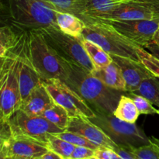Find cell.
Wrapping results in <instances>:
<instances>
[{
    "label": "cell",
    "instance_id": "obj_16",
    "mask_svg": "<svg viewBox=\"0 0 159 159\" xmlns=\"http://www.w3.org/2000/svg\"><path fill=\"white\" fill-rule=\"evenodd\" d=\"M54 103L43 83L36 87L22 102L20 110L30 116H42L43 112Z\"/></svg>",
    "mask_w": 159,
    "mask_h": 159
},
{
    "label": "cell",
    "instance_id": "obj_21",
    "mask_svg": "<svg viewBox=\"0 0 159 159\" xmlns=\"http://www.w3.org/2000/svg\"><path fill=\"white\" fill-rule=\"evenodd\" d=\"M113 115L126 122L135 124L139 117L140 113L133 99L125 93L121 96Z\"/></svg>",
    "mask_w": 159,
    "mask_h": 159
},
{
    "label": "cell",
    "instance_id": "obj_35",
    "mask_svg": "<svg viewBox=\"0 0 159 159\" xmlns=\"http://www.w3.org/2000/svg\"><path fill=\"white\" fill-rule=\"evenodd\" d=\"M42 159H65V158H62L61 155H57V154L55 153V152L49 150L44 155H43Z\"/></svg>",
    "mask_w": 159,
    "mask_h": 159
},
{
    "label": "cell",
    "instance_id": "obj_33",
    "mask_svg": "<svg viewBox=\"0 0 159 159\" xmlns=\"http://www.w3.org/2000/svg\"><path fill=\"white\" fill-rule=\"evenodd\" d=\"M114 151L122 159H139L138 157L132 152L131 148L128 147V146L118 145Z\"/></svg>",
    "mask_w": 159,
    "mask_h": 159
},
{
    "label": "cell",
    "instance_id": "obj_6",
    "mask_svg": "<svg viewBox=\"0 0 159 159\" xmlns=\"http://www.w3.org/2000/svg\"><path fill=\"white\" fill-rule=\"evenodd\" d=\"M91 120L100 127L117 145L138 148L151 144L152 141L144 130L135 124H130L107 113H96Z\"/></svg>",
    "mask_w": 159,
    "mask_h": 159
},
{
    "label": "cell",
    "instance_id": "obj_12",
    "mask_svg": "<svg viewBox=\"0 0 159 159\" xmlns=\"http://www.w3.org/2000/svg\"><path fill=\"white\" fill-rule=\"evenodd\" d=\"M157 18H159V8L151 4L138 3L120 6L109 12L96 14L89 19H96L108 22L155 20Z\"/></svg>",
    "mask_w": 159,
    "mask_h": 159
},
{
    "label": "cell",
    "instance_id": "obj_8",
    "mask_svg": "<svg viewBox=\"0 0 159 159\" xmlns=\"http://www.w3.org/2000/svg\"><path fill=\"white\" fill-rule=\"evenodd\" d=\"M12 135H20L38 141L48 147L51 134L65 130L56 127L41 116H30L21 110H17L7 120Z\"/></svg>",
    "mask_w": 159,
    "mask_h": 159
},
{
    "label": "cell",
    "instance_id": "obj_40",
    "mask_svg": "<svg viewBox=\"0 0 159 159\" xmlns=\"http://www.w3.org/2000/svg\"><path fill=\"white\" fill-rule=\"evenodd\" d=\"M85 159H98L97 158H96L95 156H93V157H90V158H85Z\"/></svg>",
    "mask_w": 159,
    "mask_h": 159
},
{
    "label": "cell",
    "instance_id": "obj_25",
    "mask_svg": "<svg viewBox=\"0 0 159 159\" xmlns=\"http://www.w3.org/2000/svg\"><path fill=\"white\" fill-rule=\"evenodd\" d=\"M156 76L146 79L140 85L135 93L144 96L159 108V80Z\"/></svg>",
    "mask_w": 159,
    "mask_h": 159
},
{
    "label": "cell",
    "instance_id": "obj_13",
    "mask_svg": "<svg viewBox=\"0 0 159 159\" xmlns=\"http://www.w3.org/2000/svg\"><path fill=\"white\" fill-rule=\"evenodd\" d=\"M49 151L44 144L20 135H12L5 141H0V155L6 156H20L40 158Z\"/></svg>",
    "mask_w": 159,
    "mask_h": 159
},
{
    "label": "cell",
    "instance_id": "obj_20",
    "mask_svg": "<svg viewBox=\"0 0 159 159\" xmlns=\"http://www.w3.org/2000/svg\"><path fill=\"white\" fill-rule=\"evenodd\" d=\"M57 25L59 29L65 34L83 40L82 34L85 27V22L74 14L57 12Z\"/></svg>",
    "mask_w": 159,
    "mask_h": 159
},
{
    "label": "cell",
    "instance_id": "obj_3",
    "mask_svg": "<svg viewBox=\"0 0 159 159\" xmlns=\"http://www.w3.org/2000/svg\"><path fill=\"white\" fill-rule=\"evenodd\" d=\"M29 48L31 60L43 81L68 79L71 65L62 58L48 43L40 30H29Z\"/></svg>",
    "mask_w": 159,
    "mask_h": 159
},
{
    "label": "cell",
    "instance_id": "obj_32",
    "mask_svg": "<svg viewBox=\"0 0 159 159\" xmlns=\"http://www.w3.org/2000/svg\"><path fill=\"white\" fill-rule=\"evenodd\" d=\"M94 156L98 159H122L114 150L103 147L96 149Z\"/></svg>",
    "mask_w": 159,
    "mask_h": 159
},
{
    "label": "cell",
    "instance_id": "obj_15",
    "mask_svg": "<svg viewBox=\"0 0 159 159\" xmlns=\"http://www.w3.org/2000/svg\"><path fill=\"white\" fill-rule=\"evenodd\" d=\"M111 56L113 61L117 65L122 73L126 82V92L135 93L144 79L154 76L141 61L120 56Z\"/></svg>",
    "mask_w": 159,
    "mask_h": 159
},
{
    "label": "cell",
    "instance_id": "obj_23",
    "mask_svg": "<svg viewBox=\"0 0 159 159\" xmlns=\"http://www.w3.org/2000/svg\"><path fill=\"white\" fill-rule=\"evenodd\" d=\"M57 11L74 14L85 20L86 0H47Z\"/></svg>",
    "mask_w": 159,
    "mask_h": 159
},
{
    "label": "cell",
    "instance_id": "obj_11",
    "mask_svg": "<svg viewBox=\"0 0 159 159\" xmlns=\"http://www.w3.org/2000/svg\"><path fill=\"white\" fill-rule=\"evenodd\" d=\"M28 37L29 30H26L20 51V87L22 102L29 96L36 87L44 82L31 60Z\"/></svg>",
    "mask_w": 159,
    "mask_h": 159
},
{
    "label": "cell",
    "instance_id": "obj_29",
    "mask_svg": "<svg viewBox=\"0 0 159 159\" xmlns=\"http://www.w3.org/2000/svg\"><path fill=\"white\" fill-rule=\"evenodd\" d=\"M138 54L143 65L155 76L159 78V59L152 55L145 48H138Z\"/></svg>",
    "mask_w": 159,
    "mask_h": 159
},
{
    "label": "cell",
    "instance_id": "obj_30",
    "mask_svg": "<svg viewBox=\"0 0 159 159\" xmlns=\"http://www.w3.org/2000/svg\"><path fill=\"white\" fill-rule=\"evenodd\" d=\"M130 148L139 159H159V147L153 142L138 148Z\"/></svg>",
    "mask_w": 159,
    "mask_h": 159
},
{
    "label": "cell",
    "instance_id": "obj_19",
    "mask_svg": "<svg viewBox=\"0 0 159 159\" xmlns=\"http://www.w3.org/2000/svg\"><path fill=\"white\" fill-rule=\"evenodd\" d=\"M92 74L106 85L119 91L126 92V82L120 69L115 62L102 68H95Z\"/></svg>",
    "mask_w": 159,
    "mask_h": 159
},
{
    "label": "cell",
    "instance_id": "obj_27",
    "mask_svg": "<svg viewBox=\"0 0 159 159\" xmlns=\"http://www.w3.org/2000/svg\"><path fill=\"white\" fill-rule=\"evenodd\" d=\"M126 94L133 99L137 109L139 111L140 114H158L159 110H157L153 104L148 99L139 94H137L132 92H127Z\"/></svg>",
    "mask_w": 159,
    "mask_h": 159
},
{
    "label": "cell",
    "instance_id": "obj_5",
    "mask_svg": "<svg viewBox=\"0 0 159 159\" xmlns=\"http://www.w3.org/2000/svg\"><path fill=\"white\" fill-rule=\"evenodd\" d=\"M82 37L98 44L110 55L140 61L137 51L140 46L121 35L107 22L89 19L85 21Z\"/></svg>",
    "mask_w": 159,
    "mask_h": 159
},
{
    "label": "cell",
    "instance_id": "obj_18",
    "mask_svg": "<svg viewBox=\"0 0 159 159\" xmlns=\"http://www.w3.org/2000/svg\"><path fill=\"white\" fill-rule=\"evenodd\" d=\"M25 30L10 24H3L0 29V57L16 51L24 36Z\"/></svg>",
    "mask_w": 159,
    "mask_h": 159
},
{
    "label": "cell",
    "instance_id": "obj_37",
    "mask_svg": "<svg viewBox=\"0 0 159 159\" xmlns=\"http://www.w3.org/2000/svg\"><path fill=\"white\" fill-rule=\"evenodd\" d=\"M151 138V141H152V142H153L154 144H155L156 145H158L159 147V139H158V138H155V137H152Z\"/></svg>",
    "mask_w": 159,
    "mask_h": 159
},
{
    "label": "cell",
    "instance_id": "obj_41",
    "mask_svg": "<svg viewBox=\"0 0 159 159\" xmlns=\"http://www.w3.org/2000/svg\"><path fill=\"white\" fill-rule=\"evenodd\" d=\"M37 159H42V158H37Z\"/></svg>",
    "mask_w": 159,
    "mask_h": 159
},
{
    "label": "cell",
    "instance_id": "obj_2",
    "mask_svg": "<svg viewBox=\"0 0 159 159\" xmlns=\"http://www.w3.org/2000/svg\"><path fill=\"white\" fill-rule=\"evenodd\" d=\"M8 24L25 30L55 26L58 11L47 0H4Z\"/></svg>",
    "mask_w": 159,
    "mask_h": 159
},
{
    "label": "cell",
    "instance_id": "obj_7",
    "mask_svg": "<svg viewBox=\"0 0 159 159\" xmlns=\"http://www.w3.org/2000/svg\"><path fill=\"white\" fill-rule=\"evenodd\" d=\"M39 30L48 43L67 62L71 65H78L90 72L95 69L94 65L84 48L82 40L65 34L55 26Z\"/></svg>",
    "mask_w": 159,
    "mask_h": 159
},
{
    "label": "cell",
    "instance_id": "obj_26",
    "mask_svg": "<svg viewBox=\"0 0 159 159\" xmlns=\"http://www.w3.org/2000/svg\"><path fill=\"white\" fill-rule=\"evenodd\" d=\"M48 148L49 150L55 152L65 159H69L75 145L58 138L55 134H51L48 139Z\"/></svg>",
    "mask_w": 159,
    "mask_h": 159
},
{
    "label": "cell",
    "instance_id": "obj_31",
    "mask_svg": "<svg viewBox=\"0 0 159 159\" xmlns=\"http://www.w3.org/2000/svg\"><path fill=\"white\" fill-rule=\"evenodd\" d=\"M95 150L83 146H75L69 159H85L94 156Z\"/></svg>",
    "mask_w": 159,
    "mask_h": 159
},
{
    "label": "cell",
    "instance_id": "obj_10",
    "mask_svg": "<svg viewBox=\"0 0 159 159\" xmlns=\"http://www.w3.org/2000/svg\"><path fill=\"white\" fill-rule=\"evenodd\" d=\"M107 23L121 35L143 48H146L153 42L154 36L159 28V18L155 20L108 21Z\"/></svg>",
    "mask_w": 159,
    "mask_h": 159
},
{
    "label": "cell",
    "instance_id": "obj_39",
    "mask_svg": "<svg viewBox=\"0 0 159 159\" xmlns=\"http://www.w3.org/2000/svg\"><path fill=\"white\" fill-rule=\"evenodd\" d=\"M0 159H11V157L6 156L4 155H0Z\"/></svg>",
    "mask_w": 159,
    "mask_h": 159
},
{
    "label": "cell",
    "instance_id": "obj_34",
    "mask_svg": "<svg viewBox=\"0 0 159 159\" xmlns=\"http://www.w3.org/2000/svg\"><path fill=\"white\" fill-rule=\"evenodd\" d=\"M145 49H148V51H149L152 55H154L155 57L159 59V47L155 44L153 42L150 43Z\"/></svg>",
    "mask_w": 159,
    "mask_h": 159
},
{
    "label": "cell",
    "instance_id": "obj_38",
    "mask_svg": "<svg viewBox=\"0 0 159 159\" xmlns=\"http://www.w3.org/2000/svg\"><path fill=\"white\" fill-rule=\"evenodd\" d=\"M11 159H37V158H26V157H20V156H12L11 157Z\"/></svg>",
    "mask_w": 159,
    "mask_h": 159
},
{
    "label": "cell",
    "instance_id": "obj_28",
    "mask_svg": "<svg viewBox=\"0 0 159 159\" xmlns=\"http://www.w3.org/2000/svg\"><path fill=\"white\" fill-rule=\"evenodd\" d=\"M55 134L58 138H61V139L65 140V141H68V142L71 143V144H74L75 146H83V147L89 148H91L95 151L99 148L96 146L95 144H93V142L89 141L87 138H84L83 136L79 134L65 130V131L61 132V133Z\"/></svg>",
    "mask_w": 159,
    "mask_h": 159
},
{
    "label": "cell",
    "instance_id": "obj_1",
    "mask_svg": "<svg viewBox=\"0 0 159 159\" xmlns=\"http://www.w3.org/2000/svg\"><path fill=\"white\" fill-rule=\"evenodd\" d=\"M65 82L96 113H113L121 96L127 93L108 87L92 72L75 65H71V72Z\"/></svg>",
    "mask_w": 159,
    "mask_h": 159
},
{
    "label": "cell",
    "instance_id": "obj_14",
    "mask_svg": "<svg viewBox=\"0 0 159 159\" xmlns=\"http://www.w3.org/2000/svg\"><path fill=\"white\" fill-rule=\"evenodd\" d=\"M66 130L82 135L98 147L115 150L118 146L100 127L85 116H79L70 118Z\"/></svg>",
    "mask_w": 159,
    "mask_h": 159
},
{
    "label": "cell",
    "instance_id": "obj_17",
    "mask_svg": "<svg viewBox=\"0 0 159 159\" xmlns=\"http://www.w3.org/2000/svg\"><path fill=\"white\" fill-rule=\"evenodd\" d=\"M151 4L159 8V0H86L85 20L96 14L103 13L130 4Z\"/></svg>",
    "mask_w": 159,
    "mask_h": 159
},
{
    "label": "cell",
    "instance_id": "obj_24",
    "mask_svg": "<svg viewBox=\"0 0 159 159\" xmlns=\"http://www.w3.org/2000/svg\"><path fill=\"white\" fill-rule=\"evenodd\" d=\"M41 116L63 130L68 128L71 118L67 110L55 102L47 109Z\"/></svg>",
    "mask_w": 159,
    "mask_h": 159
},
{
    "label": "cell",
    "instance_id": "obj_4",
    "mask_svg": "<svg viewBox=\"0 0 159 159\" xmlns=\"http://www.w3.org/2000/svg\"><path fill=\"white\" fill-rule=\"evenodd\" d=\"M23 40L16 52L1 57L0 123L6 122L15 112L20 110L22 105L20 87V51Z\"/></svg>",
    "mask_w": 159,
    "mask_h": 159
},
{
    "label": "cell",
    "instance_id": "obj_36",
    "mask_svg": "<svg viewBox=\"0 0 159 159\" xmlns=\"http://www.w3.org/2000/svg\"><path fill=\"white\" fill-rule=\"evenodd\" d=\"M153 43L155 44H156L158 47H159V28L158 29V30H157V32L155 33V36H154Z\"/></svg>",
    "mask_w": 159,
    "mask_h": 159
},
{
    "label": "cell",
    "instance_id": "obj_22",
    "mask_svg": "<svg viewBox=\"0 0 159 159\" xmlns=\"http://www.w3.org/2000/svg\"><path fill=\"white\" fill-rule=\"evenodd\" d=\"M82 43L95 68H104L113 62L112 56L98 44L86 40H82Z\"/></svg>",
    "mask_w": 159,
    "mask_h": 159
},
{
    "label": "cell",
    "instance_id": "obj_9",
    "mask_svg": "<svg viewBox=\"0 0 159 159\" xmlns=\"http://www.w3.org/2000/svg\"><path fill=\"white\" fill-rule=\"evenodd\" d=\"M43 85L55 103L67 110L70 117L83 116L89 119L95 117L96 113L85 100L70 88L65 82L59 79H49Z\"/></svg>",
    "mask_w": 159,
    "mask_h": 159
}]
</instances>
